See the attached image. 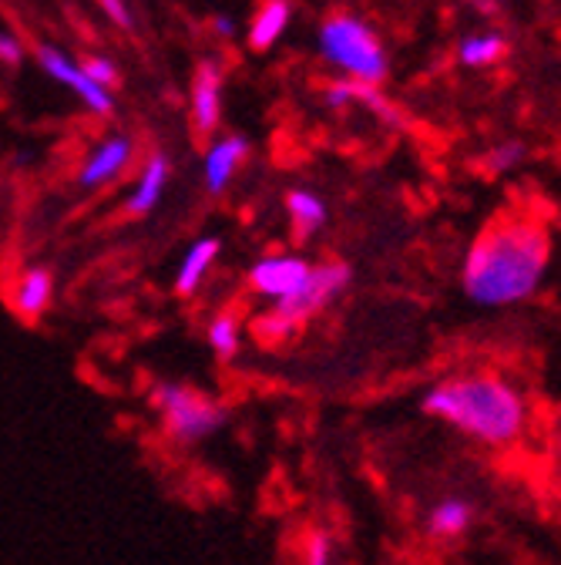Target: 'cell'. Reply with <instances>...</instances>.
<instances>
[{
  "instance_id": "obj_1",
  "label": "cell",
  "mask_w": 561,
  "mask_h": 565,
  "mask_svg": "<svg viewBox=\"0 0 561 565\" xmlns=\"http://www.w3.org/2000/svg\"><path fill=\"white\" fill-rule=\"evenodd\" d=\"M548 269V233L531 220H505L477 236L461 282L481 307H511L528 300Z\"/></svg>"
},
{
  "instance_id": "obj_2",
  "label": "cell",
  "mask_w": 561,
  "mask_h": 565,
  "mask_svg": "<svg viewBox=\"0 0 561 565\" xmlns=\"http://www.w3.org/2000/svg\"><path fill=\"white\" fill-rule=\"evenodd\" d=\"M424 411L487 448L518 441L528 424L525 397L490 374H464L434 384L424 394Z\"/></svg>"
},
{
  "instance_id": "obj_3",
  "label": "cell",
  "mask_w": 561,
  "mask_h": 565,
  "mask_svg": "<svg viewBox=\"0 0 561 565\" xmlns=\"http://www.w3.org/2000/svg\"><path fill=\"white\" fill-rule=\"evenodd\" d=\"M316 47L323 54L326 64H333L336 71H343L346 78H354L360 85H377L387 78L390 61L387 51L380 44V38L374 34V28L354 14H333L320 24L316 34Z\"/></svg>"
},
{
  "instance_id": "obj_4",
  "label": "cell",
  "mask_w": 561,
  "mask_h": 565,
  "mask_svg": "<svg viewBox=\"0 0 561 565\" xmlns=\"http://www.w3.org/2000/svg\"><path fill=\"white\" fill-rule=\"evenodd\" d=\"M152 404L165 420V431L179 445H198L219 435L229 424V407L188 384H159L152 391Z\"/></svg>"
},
{
  "instance_id": "obj_5",
  "label": "cell",
  "mask_w": 561,
  "mask_h": 565,
  "mask_svg": "<svg viewBox=\"0 0 561 565\" xmlns=\"http://www.w3.org/2000/svg\"><path fill=\"white\" fill-rule=\"evenodd\" d=\"M349 266L346 263H323V266H313L306 287L300 294H293L290 300L283 303H272V310L259 320V337L266 340H283L290 337L296 327H303L310 317H316L320 310H326L349 282Z\"/></svg>"
},
{
  "instance_id": "obj_6",
  "label": "cell",
  "mask_w": 561,
  "mask_h": 565,
  "mask_svg": "<svg viewBox=\"0 0 561 565\" xmlns=\"http://www.w3.org/2000/svg\"><path fill=\"white\" fill-rule=\"evenodd\" d=\"M34 54H37V64H41L44 75L51 82L64 85L91 115H98V118H111L115 115V92H108L98 82H91L88 71L82 67V61H75L72 54L54 47V44H41Z\"/></svg>"
},
{
  "instance_id": "obj_7",
  "label": "cell",
  "mask_w": 561,
  "mask_h": 565,
  "mask_svg": "<svg viewBox=\"0 0 561 565\" xmlns=\"http://www.w3.org/2000/svg\"><path fill=\"white\" fill-rule=\"evenodd\" d=\"M310 273H313V266L296 253H269L252 263L249 287L256 297H262L272 307V303H283L293 294H300L306 287Z\"/></svg>"
},
{
  "instance_id": "obj_8",
  "label": "cell",
  "mask_w": 561,
  "mask_h": 565,
  "mask_svg": "<svg viewBox=\"0 0 561 565\" xmlns=\"http://www.w3.org/2000/svg\"><path fill=\"white\" fill-rule=\"evenodd\" d=\"M138 159V146L128 131H111L105 135L98 146L82 159L78 169V185L85 192H101L108 185H115Z\"/></svg>"
},
{
  "instance_id": "obj_9",
  "label": "cell",
  "mask_w": 561,
  "mask_h": 565,
  "mask_svg": "<svg viewBox=\"0 0 561 565\" xmlns=\"http://www.w3.org/2000/svg\"><path fill=\"white\" fill-rule=\"evenodd\" d=\"M223 67L216 61H202L188 88V118L198 135H216L223 121Z\"/></svg>"
},
{
  "instance_id": "obj_10",
  "label": "cell",
  "mask_w": 561,
  "mask_h": 565,
  "mask_svg": "<svg viewBox=\"0 0 561 565\" xmlns=\"http://www.w3.org/2000/svg\"><path fill=\"white\" fill-rule=\"evenodd\" d=\"M246 159H249V138L246 135L216 138L213 146L205 149V159H202V185H205V192L208 195H223Z\"/></svg>"
},
{
  "instance_id": "obj_11",
  "label": "cell",
  "mask_w": 561,
  "mask_h": 565,
  "mask_svg": "<svg viewBox=\"0 0 561 565\" xmlns=\"http://www.w3.org/2000/svg\"><path fill=\"white\" fill-rule=\"evenodd\" d=\"M169 175H172L169 156L152 152V156L142 162V169H138V175H134V182H131V189H128V195H125V216H131V220H145L152 209H159V202H162V195H165V189H169Z\"/></svg>"
},
{
  "instance_id": "obj_12",
  "label": "cell",
  "mask_w": 561,
  "mask_h": 565,
  "mask_svg": "<svg viewBox=\"0 0 561 565\" xmlns=\"http://www.w3.org/2000/svg\"><path fill=\"white\" fill-rule=\"evenodd\" d=\"M8 300H11L14 313L24 317V320L44 317L51 310V303H54V273L47 266H28L11 282V297Z\"/></svg>"
},
{
  "instance_id": "obj_13",
  "label": "cell",
  "mask_w": 561,
  "mask_h": 565,
  "mask_svg": "<svg viewBox=\"0 0 561 565\" xmlns=\"http://www.w3.org/2000/svg\"><path fill=\"white\" fill-rule=\"evenodd\" d=\"M219 249H223L219 236H202L185 249V256H182V263L175 269V294L179 297H192L202 287V279L208 276V269H213L216 259H219Z\"/></svg>"
},
{
  "instance_id": "obj_14",
  "label": "cell",
  "mask_w": 561,
  "mask_h": 565,
  "mask_svg": "<svg viewBox=\"0 0 561 565\" xmlns=\"http://www.w3.org/2000/svg\"><path fill=\"white\" fill-rule=\"evenodd\" d=\"M290 21H293V4H290V0H266V4L249 21V47L269 51L279 38L287 34Z\"/></svg>"
},
{
  "instance_id": "obj_15",
  "label": "cell",
  "mask_w": 561,
  "mask_h": 565,
  "mask_svg": "<svg viewBox=\"0 0 561 565\" xmlns=\"http://www.w3.org/2000/svg\"><path fill=\"white\" fill-rule=\"evenodd\" d=\"M474 505L461 494H451V499H441L431 512H428V532L438 539H461L471 525H474Z\"/></svg>"
},
{
  "instance_id": "obj_16",
  "label": "cell",
  "mask_w": 561,
  "mask_h": 565,
  "mask_svg": "<svg viewBox=\"0 0 561 565\" xmlns=\"http://www.w3.org/2000/svg\"><path fill=\"white\" fill-rule=\"evenodd\" d=\"M287 212H290V223H293L300 239L316 236L326 223V202L310 189H293L287 195Z\"/></svg>"
},
{
  "instance_id": "obj_17",
  "label": "cell",
  "mask_w": 561,
  "mask_h": 565,
  "mask_svg": "<svg viewBox=\"0 0 561 565\" xmlns=\"http://www.w3.org/2000/svg\"><path fill=\"white\" fill-rule=\"evenodd\" d=\"M505 57V38L501 34H471L457 44V61L464 67H487Z\"/></svg>"
},
{
  "instance_id": "obj_18",
  "label": "cell",
  "mask_w": 561,
  "mask_h": 565,
  "mask_svg": "<svg viewBox=\"0 0 561 565\" xmlns=\"http://www.w3.org/2000/svg\"><path fill=\"white\" fill-rule=\"evenodd\" d=\"M205 340L213 347V353L219 361H233L239 353V343H242V330H239V320L233 313H219L208 320V330H205Z\"/></svg>"
},
{
  "instance_id": "obj_19",
  "label": "cell",
  "mask_w": 561,
  "mask_h": 565,
  "mask_svg": "<svg viewBox=\"0 0 561 565\" xmlns=\"http://www.w3.org/2000/svg\"><path fill=\"white\" fill-rule=\"evenodd\" d=\"M528 149L521 146V141H501V146H495L487 156H484V169L487 172H511L525 162Z\"/></svg>"
},
{
  "instance_id": "obj_20",
  "label": "cell",
  "mask_w": 561,
  "mask_h": 565,
  "mask_svg": "<svg viewBox=\"0 0 561 565\" xmlns=\"http://www.w3.org/2000/svg\"><path fill=\"white\" fill-rule=\"evenodd\" d=\"M82 67L88 71V78L91 82H98L101 88H108V92H115L118 85H121V71H118V64L108 57V54H88L85 61H82Z\"/></svg>"
},
{
  "instance_id": "obj_21",
  "label": "cell",
  "mask_w": 561,
  "mask_h": 565,
  "mask_svg": "<svg viewBox=\"0 0 561 565\" xmlns=\"http://www.w3.org/2000/svg\"><path fill=\"white\" fill-rule=\"evenodd\" d=\"M357 88H360V82H330L323 88V105L333 111H343L357 102Z\"/></svg>"
},
{
  "instance_id": "obj_22",
  "label": "cell",
  "mask_w": 561,
  "mask_h": 565,
  "mask_svg": "<svg viewBox=\"0 0 561 565\" xmlns=\"http://www.w3.org/2000/svg\"><path fill=\"white\" fill-rule=\"evenodd\" d=\"M303 565H333V542L326 532H313L303 548Z\"/></svg>"
},
{
  "instance_id": "obj_23",
  "label": "cell",
  "mask_w": 561,
  "mask_h": 565,
  "mask_svg": "<svg viewBox=\"0 0 561 565\" xmlns=\"http://www.w3.org/2000/svg\"><path fill=\"white\" fill-rule=\"evenodd\" d=\"M24 41L11 31H0V64H8V67H21L24 64Z\"/></svg>"
},
{
  "instance_id": "obj_24",
  "label": "cell",
  "mask_w": 561,
  "mask_h": 565,
  "mask_svg": "<svg viewBox=\"0 0 561 565\" xmlns=\"http://www.w3.org/2000/svg\"><path fill=\"white\" fill-rule=\"evenodd\" d=\"M98 8L105 11V18H108L115 28H121V31H131V28H134V14H131V8H128V0H98Z\"/></svg>"
},
{
  "instance_id": "obj_25",
  "label": "cell",
  "mask_w": 561,
  "mask_h": 565,
  "mask_svg": "<svg viewBox=\"0 0 561 565\" xmlns=\"http://www.w3.org/2000/svg\"><path fill=\"white\" fill-rule=\"evenodd\" d=\"M213 31L219 38H236V21L229 14H213Z\"/></svg>"
}]
</instances>
